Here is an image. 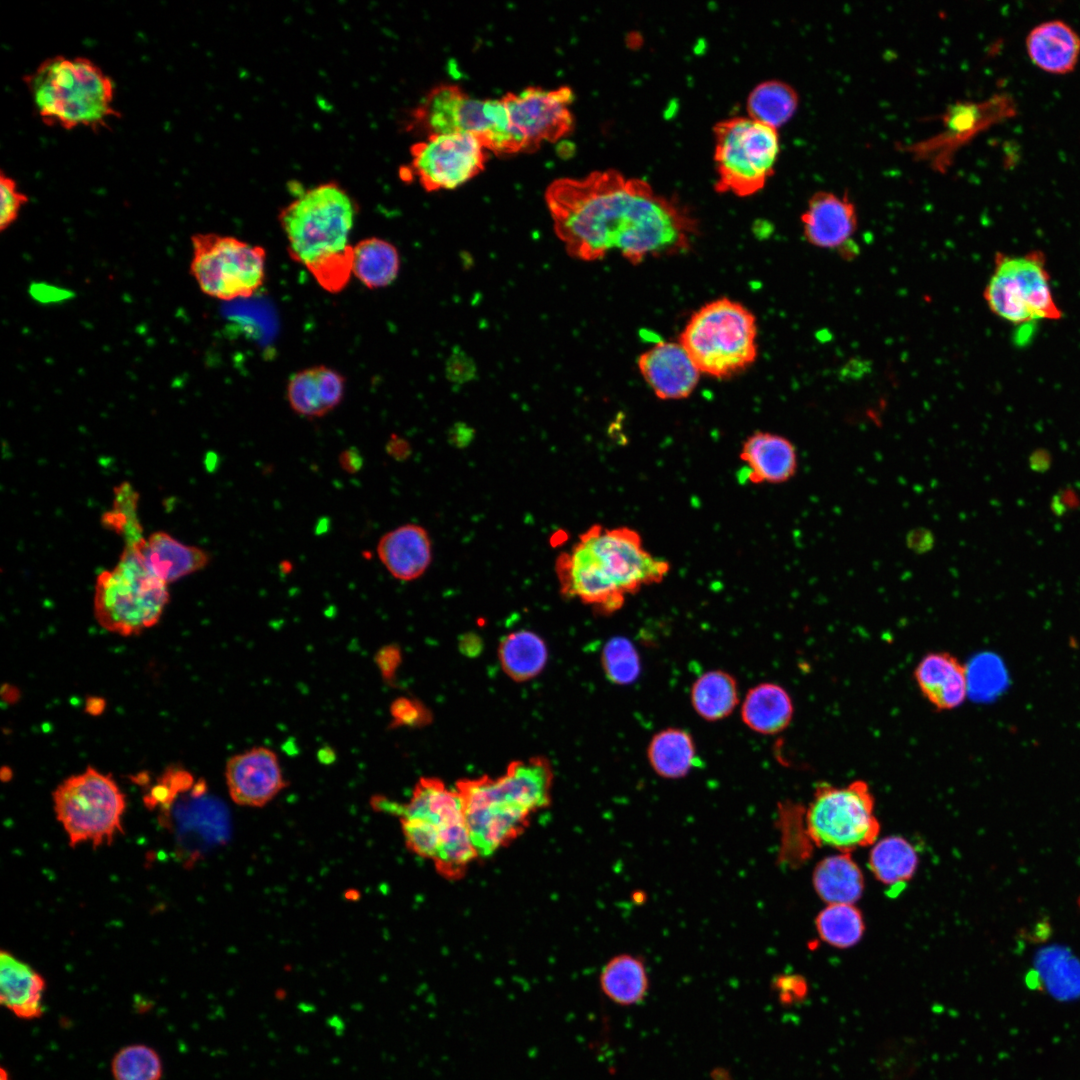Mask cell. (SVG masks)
I'll return each instance as SVG.
<instances>
[{"mask_svg":"<svg viewBox=\"0 0 1080 1080\" xmlns=\"http://www.w3.org/2000/svg\"><path fill=\"white\" fill-rule=\"evenodd\" d=\"M545 201L570 256L593 261L618 251L632 264L687 251L697 221L646 181L614 170L559 178Z\"/></svg>","mask_w":1080,"mask_h":1080,"instance_id":"obj_1","label":"cell"},{"mask_svg":"<svg viewBox=\"0 0 1080 1080\" xmlns=\"http://www.w3.org/2000/svg\"><path fill=\"white\" fill-rule=\"evenodd\" d=\"M553 770L544 757L513 761L501 776L456 784L478 857L495 854L517 838L530 818L551 801Z\"/></svg>","mask_w":1080,"mask_h":1080,"instance_id":"obj_2","label":"cell"},{"mask_svg":"<svg viewBox=\"0 0 1080 1080\" xmlns=\"http://www.w3.org/2000/svg\"><path fill=\"white\" fill-rule=\"evenodd\" d=\"M374 807L399 816L405 843L417 856L430 860L447 878H457L478 858L465 819L462 797L441 780L423 777L408 802L376 798Z\"/></svg>","mask_w":1080,"mask_h":1080,"instance_id":"obj_3","label":"cell"},{"mask_svg":"<svg viewBox=\"0 0 1080 1080\" xmlns=\"http://www.w3.org/2000/svg\"><path fill=\"white\" fill-rule=\"evenodd\" d=\"M34 109L46 125L100 130L120 116L113 80L85 57L53 56L24 77Z\"/></svg>","mask_w":1080,"mask_h":1080,"instance_id":"obj_4","label":"cell"},{"mask_svg":"<svg viewBox=\"0 0 1080 1080\" xmlns=\"http://www.w3.org/2000/svg\"><path fill=\"white\" fill-rule=\"evenodd\" d=\"M754 315L728 298L697 310L680 334L679 343L701 373L724 379L749 367L757 357Z\"/></svg>","mask_w":1080,"mask_h":1080,"instance_id":"obj_5","label":"cell"},{"mask_svg":"<svg viewBox=\"0 0 1080 1080\" xmlns=\"http://www.w3.org/2000/svg\"><path fill=\"white\" fill-rule=\"evenodd\" d=\"M355 215L354 201L336 182L303 191L278 216L290 257L307 268L345 251Z\"/></svg>","mask_w":1080,"mask_h":1080,"instance_id":"obj_6","label":"cell"},{"mask_svg":"<svg viewBox=\"0 0 1080 1080\" xmlns=\"http://www.w3.org/2000/svg\"><path fill=\"white\" fill-rule=\"evenodd\" d=\"M168 602V584L146 568L133 544H125L114 568L96 579L95 617L109 632L131 636L154 626Z\"/></svg>","mask_w":1080,"mask_h":1080,"instance_id":"obj_7","label":"cell"},{"mask_svg":"<svg viewBox=\"0 0 1080 1080\" xmlns=\"http://www.w3.org/2000/svg\"><path fill=\"white\" fill-rule=\"evenodd\" d=\"M716 191L747 197L773 175L780 151L777 129L749 116H735L713 127Z\"/></svg>","mask_w":1080,"mask_h":1080,"instance_id":"obj_8","label":"cell"},{"mask_svg":"<svg viewBox=\"0 0 1080 1080\" xmlns=\"http://www.w3.org/2000/svg\"><path fill=\"white\" fill-rule=\"evenodd\" d=\"M53 803L72 847L85 842L94 847L110 845L123 833L125 796L110 775L92 767L59 784Z\"/></svg>","mask_w":1080,"mask_h":1080,"instance_id":"obj_9","label":"cell"},{"mask_svg":"<svg viewBox=\"0 0 1080 1080\" xmlns=\"http://www.w3.org/2000/svg\"><path fill=\"white\" fill-rule=\"evenodd\" d=\"M984 299L994 314L1015 325L1062 317L1045 256L1038 250L1022 255L998 253Z\"/></svg>","mask_w":1080,"mask_h":1080,"instance_id":"obj_10","label":"cell"},{"mask_svg":"<svg viewBox=\"0 0 1080 1080\" xmlns=\"http://www.w3.org/2000/svg\"><path fill=\"white\" fill-rule=\"evenodd\" d=\"M805 816L809 838L841 853L873 844L880 830L873 795L862 780L844 787L818 784Z\"/></svg>","mask_w":1080,"mask_h":1080,"instance_id":"obj_11","label":"cell"},{"mask_svg":"<svg viewBox=\"0 0 1080 1080\" xmlns=\"http://www.w3.org/2000/svg\"><path fill=\"white\" fill-rule=\"evenodd\" d=\"M190 271L201 291L220 300L252 296L264 283L266 251L233 236H192Z\"/></svg>","mask_w":1080,"mask_h":1080,"instance_id":"obj_12","label":"cell"},{"mask_svg":"<svg viewBox=\"0 0 1080 1080\" xmlns=\"http://www.w3.org/2000/svg\"><path fill=\"white\" fill-rule=\"evenodd\" d=\"M410 129L429 135L470 133L495 152L501 142L493 99L472 98L453 84L432 88L410 114Z\"/></svg>","mask_w":1080,"mask_h":1080,"instance_id":"obj_13","label":"cell"},{"mask_svg":"<svg viewBox=\"0 0 1080 1080\" xmlns=\"http://www.w3.org/2000/svg\"><path fill=\"white\" fill-rule=\"evenodd\" d=\"M487 152L470 133L429 135L410 147L411 163L401 176H415L427 192L455 189L484 169Z\"/></svg>","mask_w":1080,"mask_h":1080,"instance_id":"obj_14","label":"cell"},{"mask_svg":"<svg viewBox=\"0 0 1080 1080\" xmlns=\"http://www.w3.org/2000/svg\"><path fill=\"white\" fill-rule=\"evenodd\" d=\"M605 576L627 597L661 582L669 563L645 549L639 533L628 527L593 525L580 536Z\"/></svg>","mask_w":1080,"mask_h":1080,"instance_id":"obj_15","label":"cell"},{"mask_svg":"<svg viewBox=\"0 0 1080 1080\" xmlns=\"http://www.w3.org/2000/svg\"><path fill=\"white\" fill-rule=\"evenodd\" d=\"M574 93L568 86L547 90L529 86L502 97L516 152L536 150L543 142H555L574 127L571 105Z\"/></svg>","mask_w":1080,"mask_h":1080,"instance_id":"obj_16","label":"cell"},{"mask_svg":"<svg viewBox=\"0 0 1080 1080\" xmlns=\"http://www.w3.org/2000/svg\"><path fill=\"white\" fill-rule=\"evenodd\" d=\"M225 779L231 799L254 808L267 805L287 785L278 756L263 746L232 756L226 763Z\"/></svg>","mask_w":1080,"mask_h":1080,"instance_id":"obj_17","label":"cell"},{"mask_svg":"<svg viewBox=\"0 0 1080 1080\" xmlns=\"http://www.w3.org/2000/svg\"><path fill=\"white\" fill-rule=\"evenodd\" d=\"M560 590L601 613L620 609L626 596L605 576L590 548L579 540L570 552L559 555L555 566Z\"/></svg>","mask_w":1080,"mask_h":1080,"instance_id":"obj_18","label":"cell"},{"mask_svg":"<svg viewBox=\"0 0 1080 1080\" xmlns=\"http://www.w3.org/2000/svg\"><path fill=\"white\" fill-rule=\"evenodd\" d=\"M806 240L819 248L841 252L855 250L852 236L857 228V216L853 203L847 196L820 191L808 201L801 216Z\"/></svg>","mask_w":1080,"mask_h":1080,"instance_id":"obj_19","label":"cell"},{"mask_svg":"<svg viewBox=\"0 0 1080 1080\" xmlns=\"http://www.w3.org/2000/svg\"><path fill=\"white\" fill-rule=\"evenodd\" d=\"M638 367L654 394L663 400L690 396L701 374L683 346L675 342H659L642 353Z\"/></svg>","mask_w":1080,"mask_h":1080,"instance_id":"obj_20","label":"cell"},{"mask_svg":"<svg viewBox=\"0 0 1080 1080\" xmlns=\"http://www.w3.org/2000/svg\"><path fill=\"white\" fill-rule=\"evenodd\" d=\"M377 556L389 574L400 581L421 577L432 561V544L427 530L414 523L398 526L378 540Z\"/></svg>","mask_w":1080,"mask_h":1080,"instance_id":"obj_21","label":"cell"},{"mask_svg":"<svg viewBox=\"0 0 1080 1080\" xmlns=\"http://www.w3.org/2000/svg\"><path fill=\"white\" fill-rule=\"evenodd\" d=\"M914 678L921 694L937 710L955 709L968 695V669L948 652L925 655L914 670Z\"/></svg>","mask_w":1080,"mask_h":1080,"instance_id":"obj_22","label":"cell"},{"mask_svg":"<svg viewBox=\"0 0 1080 1080\" xmlns=\"http://www.w3.org/2000/svg\"><path fill=\"white\" fill-rule=\"evenodd\" d=\"M286 392L290 408L297 415L320 418L341 403L345 377L327 366L309 367L290 377Z\"/></svg>","mask_w":1080,"mask_h":1080,"instance_id":"obj_23","label":"cell"},{"mask_svg":"<svg viewBox=\"0 0 1080 1080\" xmlns=\"http://www.w3.org/2000/svg\"><path fill=\"white\" fill-rule=\"evenodd\" d=\"M133 545L146 568L166 584L204 569L211 560L206 550L182 543L164 531L154 532Z\"/></svg>","mask_w":1080,"mask_h":1080,"instance_id":"obj_24","label":"cell"},{"mask_svg":"<svg viewBox=\"0 0 1080 1080\" xmlns=\"http://www.w3.org/2000/svg\"><path fill=\"white\" fill-rule=\"evenodd\" d=\"M1025 45L1033 64L1052 74L1073 71L1080 56L1079 34L1060 19L1035 25L1027 34Z\"/></svg>","mask_w":1080,"mask_h":1080,"instance_id":"obj_25","label":"cell"},{"mask_svg":"<svg viewBox=\"0 0 1080 1080\" xmlns=\"http://www.w3.org/2000/svg\"><path fill=\"white\" fill-rule=\"evenodd\" d=\"M740 459L749 481L755 484L784 482L794 475L797 468L793 444L769 432H756L749 436L742 445Z\"/></svg>","mask_w":1080,"mask_h":1080,"instance_id":"obj_26","label":"cell"},{"mask_svg":"<svg viewBox=\"0 0 1080 1080\" xmlns=\"http://www.w3.org/2000/svg\"><path fill=\"white\" fill-rule=\"evenodd\" d=\"M45 981L31 966L8 951L0 953V1002L26 1020L43 1014Z\"/></svg>","mask_w":1080,"mask_h":1080,"instance_id":"obj_27","label":"cell"},{"mask_svg":"<svg viewBox=\"0 0 1080 1080\" xmlns=\"http://www.w3.org/2000/svg\"><path fill=\"white\" fill-rule=\"evenodd\" d=\"M793 711L791 697L783 687L775 683H761L747 692L741 717L753 731L773 735L790 724Z\"/></svg>","mask_w":1080,"mask_h":1080,"instance_id":"obj_28","label":"cell"},{"mask_svg":"<svg viewBox=\"0 0 1080 1080\" xmlns=\"http://www.w3.org/2000/svg\"><path fill=\"white\" fill-rule=\"evenodd\" d=\"M814 888L828 904H853L864 889L863 874L849 853L821 860L813 872Z\"/></svg>","mask_w":1080,"mask_h":1080,"instance_id":"obj_29","label":"cell"},{"mask_svg":"<svg viewBox=\"0 0 1080 1080\" xmlns=\"http://www.w3.org/2000/svg\"><path fill=\"white\" fill-rule=\"evenodd\" d=\"M649 980L643 961L631 954L611 958L600 973V988L613 1003L631 1006L647 995Z\"/></svg>","mask_w":1080,"mask_h":1080,"instance_id":"obj_30","label":"cell"},{"mask_svg":"<svg viewBox=\"0 0 1080 1080\" xmlns=\"http://www.w3.org/2000/svg\"><path fill=\"white\" fill-rule=\"evenodd\" d=\"M652 769L661 777L678 779L696 766V747L691 735L679 728H667L653 736L647 750Z\"/></svg>","mask_w":1080,"mask_h":1080,"instance_id":"obj_31","label":"cell"},{"mask_svg":"<svg viewBox=\"0 0 1080 1080\" xmlns=\"http://www.w3.org/2000/svg\"><path fill=\"white\" fill-rule=\"evenodd\" d=\"M547 656L544 641L537 634L526 630L506 635L498 648V657L504 672L519 682L537 676L543 670Z\"/></svg>","mask_w":1080,"mask_h":1080,"instance_id":"obj_32","label":"cell"},{"mask_svg":"<svg viewBox=\"0 0 1080 1080\" xmlns=\"http://www.w3.org/2000/svg\"><path fill=\"white\" fill-rule=\"evenodd\" d=\"M399 267L396 247L384 239L369 237L354 245L353 274L369 289L391 284Z\"/></svg>","mask_w":1080,"mask_h":1080,"instance_id":"obj_33","label":"cell"},{"mask_svg":"<svg viewBox=\"0 0 1080 1080\" xmlns=\"http://www.w3.org/2000/svg\"><path fill=\"white\" fill-rule=\"evenodd\" d=\"M691 703L705 720L717 721L730 715L739 702L737 682L721 670L702 674L692 685Z\"/></svg>","mask_w":1080,"mask_h":1080,"instance_id":"obj_34","label":"cell"},{"mask_svg":"<svg viewBox=\"0 0 1080 1080\" xmlns=\"http://www.w3.org/2000/svg\"><path fill=\"white\" fill-rule=\"evenodd\" d=\"M918 857L904 838L891 836L876 843L870 852L869 867L875 877L892 888L903 886L915 873Z\"/></svg>","mask_w":1080,"mask_h":1080,"instance_id":"obj_35","label":"cell"},{"mask_svg":"<svg viewBox=\"0 0 1080 1080\" xmlns=\"http://www.w3.org/2000/svg\"><path fill=\"white\" fill-rule=\"evenodd\" d=\"M798 102V94L789 84L768 80L750 92L746 109L750 118L778 129L792 118Z\"/></svg>","mask_w":1080,"mask_h":1080,"instance_id":"obj_36","label":"cell"},{"mask_svg":"<svg viewBox=\"0 0 1080 1080\" xmlns=\"http://www.w3.org/2000/svg\"><path fill=\"white\" fill-rule=\"evenodd\" d=\"M820 937L839 948L855 945L864 932L860 911L853 904H828L816 918Z\"/></svg>","mask_w":1080,"mask_h":1080,"instance_id":"obj_37","label":"cell"},{"mask_svg":"<svg viewBox=\"0 0 1080 1080\" xmlns=\"http://www.w3.org/2000/svg\"><path fill=\"white\" fill-rule=\"evenodd\" d=\"M138 498L130 483H121L114 489L112 509L102 517L103 526L122 536L125 544H133L144 538L137 513Z\"/></svg>","mask_w":1080,"mask_h":1080,"instance_id":"obj_38","label":"cell"},{"mask_svg":"<svg viewBox=\"0 0 1080 1080\" xmlns=\"http://www.w3.org/2000/svg\"><path fill=\"white\" fill-rule=\"evenodd\" d=\"M114 1080H160L162 1062L159 1054L144 1044H132L121 1048L113 1057Z\"/></svg>","mask_w":1080,"mask_h":1080,"instance_id":"obj_39","label":"cell"},{"mask_svg":"<svg viewBox=\"0 0 1080 1080\" xmlns=\"http://www.w3.org/2000/svg\"><path fill=\"white\" fill-rule=\"evenodd\" d=\"M601 661L608 679L616 684H630L639 676V655L626 638L609 640L603 648Z\"/></svg>","mask_w":1080,"mask_h":1080,"instance_id":"obj_40","label":"cell"},{"mask_svg":"<svg viewBox=\"0 0 1080 1080\" xmlns=\"http://www.w3.org/2000/svg\"><path fill=\"white\" fill-rule=\"evenodd\" d=\"M353 260L354 246L351 245L345 251L322 259L307 269L323 289L337 293L350 280L353 273Z\"/></svg>","mask_w":1080,"mask_h":1080,"instance_id":"obj_41","label":"cell"},{"mask_svg":"<svg viewBox=\"0 0 1080 1080\" xmlns=\"http://www.w3.org/2000/svg\"><path fill=\"white\" fill-rule=\"evenodd\" d=\"M0 196V228L3 231L15 222L28 197L19 190L16 181L3 172L0 175Z\"/></svg>","mask_w":1080,"mask_h":1080,"instance_id":"obj_42","label":"cell"},{"mask_svg":"<svg viewBox=\"0 0 1080 1080\" xmlns=\"http://www.w3.org/2000/svg\"><path fill=\"white\" fill-rule=\"evenodd\" d=\"M390 713L394 727H420L431 720L430 712L422 703L407 697L397 698L391 705Z\"/></svg>","mask_w":1080,"mask_h":1080,"instance_id":"obj_43","label":"cell"},{"mask_svg":"<svg viewBox=\"0 0 1080 1080\" xmlns=\"http://www.w3.org/2000/svg\"><path fill=\"white\" fill-rule=\"evenodd\" d=\"M375 660L383 679L391 681L401 663V651L394 645L385 646L378 650Z\"/></svg>","mask_w":1080,"mask_h":1080,"instance_id":"obj_44","label":"cell"},{"mask_svg":"<svg viewBox=\"0 0 1080 1080\" xmlns=\"http://www.w3.org/2000/svg\"><path fill=\"white\" fill-rule=\"evenodd\" d=\"M447 371L450 380L465 382L473 377L475 367L473 361L463 351H457L453 352L448 359Z\"/></svg>","mask_w":1080,"mask_h":1080,"instance_id":"obj_45","label":"cell"},{"mask_svg":"<svg viewBox=\"0 0 1080 1080\" xmlns=\"http://www.w3.org/2000/svg\"><path fill=\"white\" fill-rule=\"evenodd\" d=\"M339 465L343 471L355 474L361 470L364 464L363 456L359 449L349 447L343 450L338 457Z\"/></svg>","mask_w":1080,"mask_h":1080,"instance_id":"obj_46","label":"cell"},{"mask_svg":"<svg viewBox=\"0 0 1080 1080\" xmlns=\"http://www.w3.org/2000/svg\"><path fill=\"white\" fill-rule=\"evenodd\" d=\"M386 449L391 457L401 460L408 455L409 446L405 440L392 435V438L387 443Z\"/></svg>","mask_w":1080,"mask_h":1080,"instance_id":"obj_47","label":"cell"},{"mask_svg":"<svg viewBox=\"0 0 1080 1080\" xmlns=\"http://www.w3.org/2000/svg\"><path fill=\"white\" fill-rule=\"evenodd\" d=\"M800 984V979L797 977L783 978L782 982L779 983V986L781 988L782 994L784 995V998L791 995L792 998L794 996L799 997L801 994V986H804V984Z\"/></svg>","mask_w":1080,"mask_h":1080,"instance_id":"obj_48","label":"cell"},{"mask_svg":"<svg viewBox=\"0 0 1080 1080\" xmlns=\"http://www.w3.org/2000/svg\"><path fill=\"white\" fill-rule=\"evenodd\" d=\"M0 1080H9V1075L4 1069H1Z\"/></svg>","mask_w":1080,"mask_h":1080,"instance_id":"obj_49","label":"cell"}]
</instances>
